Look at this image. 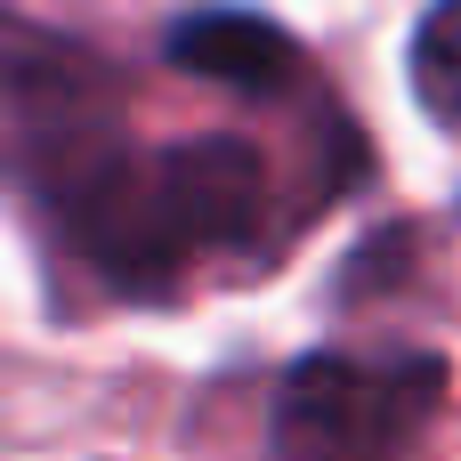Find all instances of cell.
<instances>
[{
	"label": "cell",
	"instance_id": "1",
	"mask_svg": "<svg viewBox=\"0 0 461 461\" xmlns=\"http://www.w3.org/2000/svg\"><path fill=\"white\" fill-rule=\"evenodd\" d=\"M65 243L130 300H170L211 251H251L267 227V162L243 138L73 146L49 170Z\"/></svg>",
	"mask_w": 461,
	"mask_h": 461
},
{
	"label": "cell",
	"instance_id": "2",
	"mask_svg": "<svg viewBox=\"0 0 461 461\" xmlns=\"http://www.w3.org/2000/svg\"><path fill=\"white\" fill-rule=\"evenodd\" d=\"M446 405L429 348H324L300 357L267 413L276 461H413Z\"/></svg>",
	"mask_w": 461,
	"mask_h": 461
},
{
	"label": "cell",
	"instance_id": "3",
	"mask_svg": "<svg viewBox=\"0 0 461 461\" xmlns=\"http://www.w3.org/2000/svg\"><path fill=\"white\" fill-rule=\"evenodd\" d=\"M170 57L203 81H235V89H284L300 73V41L267 16L243 8H203L186 24H170Z\"/></svg>",
	"mask_w": 461,
	"mask_h": 461
},
{
	"label": "cell",
	"instance_id": "4",
	"mask_svg": "<svg viewBox=\"0 0 461 461\" xmlns=\"http://www.w3.org/2000/svg\"><path fill=\"white\" fill-rule=\"evenodd\" d=\"M413 97L438 130L461 138V0H438L413 24Z\"/></svg>",
	"mask_w": 461,
	"mask_h": 461
}]
</instances>
